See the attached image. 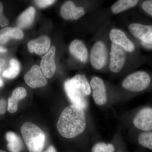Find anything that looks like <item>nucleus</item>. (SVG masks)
<instances>
[{"label":"nucleus","instance_id":"6","mask_svg":"<svg viewBox=\"0 0 152 152\" xmlns=\"http://www.w3.org/2000/svg\"><path fill=\"white\" fill-rule=\"evenodd\" d=\"M92 97L95 104L99 107L108 108L114 105L109 98L104 82L97 76L92 78L90 83Z\"/></svg>","mask_w":152,"mask_h":152},{"label":"nucleus","instance_id":"2","mask_svg":"<svg viewBox=\"0 0 152 152\" xmlns=\"http://www.w3.org/2000/svg\"><path fill=\"white\" fill-rule=\"evenodd\" d=\"M120 121L121 124L128 130H152V104L142 105L126 112L121 117Z\"/></svg>","mask_w":152,"mask_h":152},{"label":"nucleus","instance_id":"29","mask_svg":"<svg viewBox=\"0 0 152 152\" xmlns=\"http://www.w3.org/2000/svg\"><path fill=\"white\" fill-rule=\"evenodd\" d=\"M42 152H57V151L53 146L50 145L46 151Z\"/></svg>","mask_w":152,"mask_h":152},{"label":"nucleus","instance_id":"24","mask_svg":"<svg viewBox=\"0 0 152 152\" xmlns=\"http://www.w3.org/2000/svg\"><path fill=\"white\" fill-rule=\"evenodd\" d=\"M116 146L115 152H129L124 140L122 134L121 129L119 128L113 137Z\"/></svg>","mask_w":152,"mask_h":152},{"label":"nucleus","instance_id":"10","mask_svg":"<svg viewBox=\"0 0 152 152\" xmlns=\"http://www.w3.org/2000/svg\"><path fill=\"white\" fill-rule=\"evenodd\" d=\"M129 29L132 35L142 43L152 44V26L133 23L129 26Z\"/></svg>","mask_w":152,"mask_h":152},{"label":"nucleus","instance_id":"5","mask_svg":"<svg viewBox=\"0 0 152 152\" xmlns=\"http://www.w3.org/2000/svg\"><path fill=\"white\" fill-rule=\"evenodd\" d=\"M122 87L133 94H140L152 86V77L146 72L137 71L129 75L123 80Z\"/></svg>","mask_w":152,"mask_h":152},{"label":"nucleus","instance_id":"12","mask_svg":"<svg viewBox=\"0 0 152 152\" xmlns=\"http://www.w3.org/2000/svg\"><path fill=\"white\" fill-rule=\"evenodd\" d=\"M56 49L53 46L43 57L40 63L41 70L45 77L50 78L54 75L56 70L55 56Z\"/></svg>","mask_w":152,"mask_h":152},{"label":"nucleus","instance_id":"17","mask_svg":"<svg viewBox=\"0 0 152 152\" xmlns=\"http://www.w3.org/2000/svg\"><path fill=\"white\" fill-rule=\"evenodd\" d=\"M27 91L23 87H18L14 90L11 97L8 99L7 110L11 113H14L18 110V102L26 96Z\"/></svg>","mask_w":152,"mask_h":152},{"label":"nucleus","instance_id":"25","mask_svg":"<svg viewBox=\"0 0 152 152\" xmlns=\"http://www.w3.org/2000/svg\"><path fill=\"white\" fill-rule=\"evenodd\" d=\"M9 24L8 19L4 15L3 4L0 1V26L1 27H4Z\"/></svg>","mask_w":152,"mask_h":152},{"label":"nucleus","instance_id":"15","mask_svg":"<svg viewBox=\"0 0 152 152\" xmlns=\"http://www.w3.org/2000/svg\"><path fill=\"white\" fill-rule=\"evenodd\" d=\"M61 14L65 20H77L85 14L83 7H76L72 1H67L61 8Z\"/></svg>","mask_w":152,"mask_h":152},{"label":"nucleus","instance_id":"35","mask_svg":"<svg viewBox=\"0 0 152 152\" xmlns=\"http://www.w3.org/2000/svg\"><path fill=\"white\" fill-rule=\"evenodd\" d=\"M0 152H7L6 151H2V150H0Z\"/></svg>","mask_w":152,"mask_h":152},{"label":"nucleus","instance_id":"11","mask_svg":"<svg viewBox=\"0 0 152 152\" xmlns=\"http://www.w3.org/2000/svg\"><path fill=\"white\" fill-rule=\"evenodd\" d=\"M128 132V137L131 142L152 151V130L146 132Z\"/></svg>","mask_w":152,"mask_h":152},{"label":"nucleus","instance_id":"33","mask_svg":"<svg viewBox=\"0 0 152 152\" xmlns=\"http://www.w3.org/2000/svg\"><path fill=\"white\" fill-rule=\"evenodd\" d=\"M3 84H4V83H3V81L0 78V87L2 86Z\"/></svg>","mask_w":152,"mask_h":152},{"label":"nucleus","instance_id":"21","mask_svg":"<svg viewBox=\"0 0 152 152\" xmlns=\"http://www.w3.org/2000/svg\"><path fill=\"white\" fill-rule=\"evenodd\" d=\"M116 150L115 143L113 139H112L110 142L95 141L90 149V152H115Z\"/></svg>","mask_w":152,"mask_h":152},{"label":"nucleus","instance_id":"27","mask_svg":"<svg viewBox=\"0 0 152 152\" xmlns=\"http://www.w3.org/2000/svg\"><path fill=\"white\" fill-rule=\"evenodd\" d=\"M34 1L38 7L43 8L47 7L53 4L54 3L56 2V1H53V0H39H39H37V1Z\"/></svg>","mask_w":152,"mask_h":152},{"label":"nucleus","instance_id":"32","mask_svg":"<svg viewBox=\"0 0 152 152\" xmlns=\"http://www.w3.org/2000/svg\"><path fill=\"white\" fill-rule=\"evenodd\" d=\"M5 61L4 60L2 59H0V66H3L4 64Z\"/></svg>","mask_w":152,"mask_h":152},{"label":"nucleus","instance_id":"20","mask_svg":"<svg viewBox=\"0 0 152 152\" xmlns=\"http://www.w3.org/2000/svg\"><path fill=\"white\" fill-rule=\"evenodd\" d=\"M6 138L8 143L7 147L10 152H20L23 149L21 139L14 132H9L6 134Z\"/></svg>","mask_w":152,"mask_h":152},{"label":"nucleus","instance_id":"34","mask_svg":"<svg viewBox=\"0 0 152 152\" xmlns=\"http://www.w3.org/2000/svg\"><path fill=\"white\" fill-rule=\"evenodd\" d=\"M134 152H143L142 151H141V150H138V151H136Z\"/></svg>","mask_w":152,"mask_h":152},{"label":"nucleus","instance_id":"9","mask_svg":"<svg viewBox=\"0 0 152 152\" xmlns=\"http://www.w3.org/2000/svg\"><path fill=\"white\" fill-rule=\"evenodd\" d=\"M25 82L32 88H40L47 85L45 77L38 65L33 66L24 76Z\"/></svg>","mask_w":152,"mask_h":152},{"label":"nucleus","instance_id":"4","mask_svg":"<svg viewBox=\"0 0 152 152\" xmlns=\"http://www.w3.org/2000/svg\"><path fill=\"white\" fill-rule=\"evenodd\" d=\"M20 131L29 152H42L45 135L40 128L35 124L27 122L22 125Z\"/></svg>","mask_w":152,"mask_h":152},{"label":"nucleus","instance_id":"7","mask_svg":"<svg viewBox=\"0 0 152 152\" xmlns=\"http://www.w3.org/2000/svg\"><path fill=\"white\" fill-rule=\"evenodd\" d=\"M107 58V52L105 45L101 41L95 43L91 49L90 61L93 67L100 70L105 65Z\"/></svg>","mask_w":152,"mask_h":152},{"label":"nucleus","instance_id":"16","mask_svg":"<svg viewBox=\"0 0 152 152\" xmlns=\"http://www.w3.org/2000/svg\"><path fill=\"white\" fill-rule=\"evenodd\" d=\"M69 51L72 55L82 62L87 61L88 53L86 47L82 41L78 39L73 41L70 45Z\"/></svg>","mask_w":152,"mask_h":152},{"label":"nucleus","instance_id":"23","mask_svg":"<svg viewBox=\"0 0 152 152\" xmlns=\"http://www.w3.org/2000/svg\"><path fill=\"white\" fill-rule=\"evenodd\" d=\"M10 67L4 71L3 76L4 77L13 79L18 75L20 70V66L18 60L12 59L10 61Z\"/></svg>","mask_w":152,"mask_h":152},{"label":"nucleus","instance_id":"8","mask_svg":"<svg viewBox=\"0 0 152 152\" xmlns=\"http://www.w3.org/2000/svg\"><path fill=\"white\" fill-rule=\"evenodd\" d=\"M125 50L121 47L112 43L110 55L109 68L113 72H119L122 69L126 59Z\"/></svg>","mask_w":152,"mask_h":152},{"label":"nucleus","instance_id":"28","mask_svg":"<svg viewBox=\"0 0 152 152\" xmlns=\"http://www.w3.org/2000/svg\"><path fill=\"white\" fill-rule=\"evenodd\" d=\"M7 103L5 100L4 99H0V114H4L7 110Z\"/></svg>","mask_w":152,"mask_h":152},{"label":"nucleus","instance_id":"19","mask_svg":"<svg viewBox=\"0 0 152 152\" xmlns=\"http://www.w3.org/2000/svg\"><path fill=\"white\" fill-rule=\"evenodd\" d=\"M35 13L34 8L32 7L24 11L17 20V25L18 28H26L30 27L34 22Z\"/></svg>","mask_w":152,"mask_h":152},{"label":"nucleus","instance_id":"1","mask_svg":"<svg viewBox=\"0 0 152 152\" xmlns=\"http://www.w3.org/2000/svg\"><path fill=\"white\" fill-rule=\"evenodd\" d=\"M86 111L72 104L65 108L57 124L60 134L65 138L72 139L85 132L88 124Z\"/></svg>","mask_w":152,"mask_h":152},{"label":"nucleus","instance_id":"30","mask_svg":"<svg viewBox=\"0 0 152 152\" xmlns=\"http://www.w3.org/2000/svg\"><path fill=\"white\" fill-rule=\"evenodd\" d=\"M142 45L146 48L148 49H151L152 50V44H146L142 43Z\"/></svg>","mask_w":152,"mask_h":152},{"label":"nucleus","instance_id":"36","mask_svg":"<svg viewBox=\"0 0 152 152\" xmlns=\"http://www.w3.org/2000/svg\"><path fill=\"white\" fill-rule=\"evenodd\" d=\"M0 71H1V69H0Z\"/></svg>","mask_w":152,"mask_h":152},{"label":"nucleus","instance_id":"26","mask_svg":"<svg viewBox=\"0 0 152 152\" xmlns=\"http://www.w3.org/2000/svg\"><path fill=\"white\" fill-rule=\"evenodd\" d=\"M142 7L148 15L152 17V0H148L143 2Z\"/></svg>","mask_w":152,"mask_h":152},{"label":"nucleus","instance_id":"14","mask_svg":"<svg viewBox=\"0 0 152 152\" xmlns=\"http://www.w3.org/2000/svg\"><path fill=\"white\" fill-rule=\"evenodd\" d=\"M50 39L48 36L43 35L29 42L28 48L31 53L42 55L47 53L50 47Z\"/></svg>","mask_w":152,"mask_h":152},{"label":"nucleus","instance_id":"18","mask_svg":"<svg viewBox=\"0 0 152 152\" xmlns=\"http://www.w3.org/2000/svg\"><path fill=\"white\" fill-rule=\"evenodd\" d=\"M23 37V33L20 28H4L0 30V44H6L11 39H20Z\"/></svg>","mask_w":152,"mask_h":152},{"label":"nucleus","instance_id":"13","mask_svg":"<svg viewBox=\"0 0 152 152\" xmlns=\"http://www.w3.org/2000/svg\"><path fill=\"white\" fill-rule=\"evenodd\" d=\"M110 38L113 43L121 47L126 51L132 52L134 50V45L121 30L118 29L111 30Z\"/></svg>","mask_w":152,"mask_h":152},{"label":"nucleus","instance_id":"31","mask_svg":"<svg viewBox=\"0 0 152 152\" xmlns=\"http://www.w3.org/2000/svg\"><path fill=\"white\" fill-rule=\"evenodd\" d=\"M7 49L4 48L3 47L0 46V53H5V52H7Z\"/></svg>","mask_w":152,"mask_h":152},{"label":"nucleus","instance_id":"3","mask_svg":"<svg viewBox=\"0 0 152 152\" xmlns=\"http://www.w3.org/2000/svg\"><path fill=\"white\" fill-rule=\"evenodd\" d=\"M64 87L71 104L86 110L88 107V96L91 95V90L86 76L76 75L66 81Z\"/></svg>","mask_w":152,"mask_h":152},{"label":"nucleus","instance_id":"22","mask_svg":"<svg viewBox=\"0 0 152 152\" xmlns=\"http://www.w3.org/2000/svg\"><path fill=\"white\" fill-rule=\"evenodd\" d=\"M138 1L136 0H119L113 5L111 11L114 14L119 13L137 5Z\"/></svg>","mask_w":152,"mask_h":152}]
</instances>
